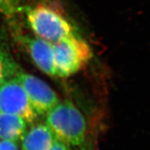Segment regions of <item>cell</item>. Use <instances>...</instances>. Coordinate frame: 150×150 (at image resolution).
Masks as SVG:
<instances>
[{
  "label": "cell",
  "instance_id": "cell-3",
  "mask_svg": "<svg viewBox=\"0 0 150 150\" xmlns=\"http://www.w3.org/2000/svg\"><path fill=\"white\" fill-rule=\"evenodd\" d=\"M52 45L57 76L59 77L76 74L86 67L92 57L88 44L75 34Z\"/></svg>",
  "mask_w": 150,
  "mask_h": 150
},
{
  "label": "cell",
  "instance_id": "cell-7",
  "mask_svg": "<svg viewBox=\"0 0 150 150\" xmlns=\"http://www.w3.org/2000/svg\"><path fill=\"white\" fill-rule=\"evenodd\" d=\"M21 150H50L56 139L47 125L37 124L21 137Z\"/></svg>",
  "mask_w": 150,
  "mask_h": 150
},
{
  "label": "cell",
  "instance_id": "cell-10",
  "mask_svg": "<svg viewBox=\"0 0 150 150\" xmlns=\"http://www.w3.org/2000/svg\"><path fill=\"white\" fill-rule=\"evenodd\" d=\"M14 71V68L12 65L7 62V60H5L3 57L0 54V86L6 82L7 76L12 74Z\"/></svg>",
  "mask_w": 150,
  "mask_h": 150
},
{
  "label": "cell",
  "instance_id": "cell-12",
  "mask_svg": "<svg viewBox=\"0 0 150 150\" xmlns=\"http://www.w3.org/2000/svg\"><path fill=\"white\" fill-rule=\"evenodd\" d=\"M50 150H71V149L67 143L56 139Z\"/></svg>",
  "mask_w": 150,
  "mask_h": 150
},
{
  "label": "cell",
  "instance_id": "cell-5",
  "mask_svg": "<svg viewBox=\"0 0 150 150\" xmlns=\"http://www.w3.org/2000/svg\"><path fill=\"white\" fill-rule=\"evenodd\" d=\"M15 78L24 88L30 105L38 115L47 114L59 104V98L55 91L36 76L18 72Z\"/></svg>",
  "mask_w": 150,
  "mask_h": 150
},
{
  "label": "cell",
  "instance_id": "cell-8",
  "mask_svg": "<svg viewBox=\"0 0 150 150\" xmlns=\"http://www.w3.org/2000/svg\"><path fill=\"white\" fill-rule=\"evenodd\" d=\"M27 123L14 114L0 113V139L17 141L26 131Z\"/></svg>",
  "mask_w": 150,
  "mask_h": 150
},
{
  "label": "cell",
  "instance_id": "cell-4",
  "mask_svg": "<svg viewBox=\"0 0 150 150\" xmlns=\"http://www.w3.org/2000/svg\"><path fill=\"white\" fill-rule=\"evenodd\" d=\"M0 113L14 114L31 124L38 114L30 105L24 88L17 79L6 80L0 86Z\"/></svg>",
  "mask_w": 150,
  "mask_h": 150
},
{
  "label": "cell",
  "instance_id": "cell-2",
  "mask_svg": "<svg viewBox=\"0 0 150 150\" xmlns=\"http://www.w3.org/2000/svg\"><path fill=\"white\" fill-rule=\"evenodd\" d=\"M27 21L38 38L53 44L75 34V28L61 12L40 4L27 11Z\"/></svg>",
  "mask_w": 150,
  "mask_h": 150
},
{
  "label": "cell",
  "instance_id": "cell-9",
  "mask_svg": "<svg viewBox=\"0 0 150 150\" xmlns=\"http://www.w3.org/2000/svg\"><path fill=\"white\" fill-rule=\"evenodd\" d=\"M21 0H0V8L3 13L12 15L20 8Z\"/></svg>",
  "mask_w": 150,
  "mask_h": 150
},
{
  "label": "cell",
  "instance_id": "cell-11",
  "mask_svg": "<svg viewBox=\"0 0 150 150\" xmlns=\"http://www.w3.org/2000/svg\"><path fill=\"white\" fill-rule=\"evenodd\" d=\"M0 150H18L17 143L15 141L0 140Z\"/></svg>",
  "mask_w": 150,
  "mask_h": 150
},
{
  "label": "cell",
  "instance_id": "cell-6",
  "mask_svg": "<svg viewBox=\"0 0 150 150\" xmlns=\"http://www.w3.org/2000/svg\"><path fill=\"white\" fill-rule=\"evenodd\" d=\"M27 48L37 67L48 76H56L53 45L39 38L25 40Z\"/></svg>",
  "mask_w": 150,
  "mask_h": 150
},
{
  "label": "cell",
  "instance_id": "cell-1",
  "mask_svg": "<svg viewBox=\"0 0 150 150\" xmlns=\"http://www.w3.org/2000/svg\"><path fill=\"white\" fill-rule=\"evenodd\" d=\"M47 114V126L56 139L69 146H80L83 143L86 137V120L72 102L64 101L59 103Z\"/></svg>",
  "mask_w": 150,
  "mask_h": 150
}]
</instances>
